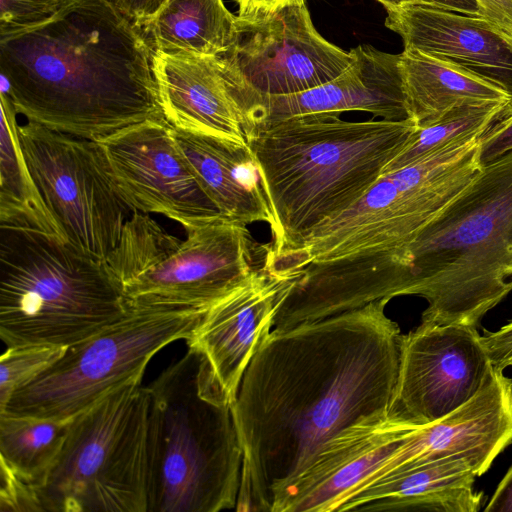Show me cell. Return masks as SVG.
Returning a JSON list of instances; mask_svg holds the SVG:
<instances>
[{"mask_svg": "<svg viewBox=\"0 0 512 512\" xmlns=\"http://www.w3.org/2000/svg\"><path fill=\"white\" fill-rule=\"evenodd\" d=\"M389 301L273 329L265 339L232 403L242 449L236 511L271 512L274 492L329 439L389 411L402 336L385 313Z\"/></svg>", "mask_w": 512, "mask_h": 512, "instance_id": "obj_1", "label": "cell"}, {"mask_svg": "<svg viewBox=\"0 0 512 512\" xmlns=\"http://www.w3.org/2000/svg\"><path fill=\"white\" fill-rule=\"evenodd\" d=\"M152 54L107 0H63L43 24L0 38V72L27 121L99 142L165 119Z\"/></svg>", "mask_w": 512, "mask_h": 512, "instance_id": "obj_2", "label": "cell"}, {"mask_svg": "<svg viewBox=\"0 0 512 512\" xmlns=\"http://www.w3.org/2000/svg\"><path fill=\"white\" fill-rule=\"evenodd\" d=\"M340 114L294 116L246 136L276 222L265 256L293 249L354 205L419 128L410 117L356 122Z\"/></svg>", "mask_w": 512, "mask_h": 512, "instance_id": "obj_3", "label": "cell"}, {"mask_svg": "<svg viewBox=\"0 0 512 512\" xmlns=\"http://www.w3.org/2000/svg\"><path fill=\"white\" fill-rule=\"evenodd\" d=\"M399 296L422 323L478 328L512 292V151L475 178L394 256Z\"/></svg>", "mask_w": 512, "mask_h": 512, "instance_id": "obj_4", "label": "cell"}, {"mask_svg": "<svg viewBox=\"0 0 512 512\" xmlns=\"http://www.w3.org/2000/svg\"><path fill=\"white\" fill-rule=\"evenodd\" d=\"M146 389L147 512L235 510L242 449L206 358L188 347Z\"/></svg>", "mask_w": 512, "mask_h": 512, "instance_id": "obj_5", "label": "cell"}, {"mask_svg": "<svg viewBox=\"0 0 512 512\" xmlns=\"http://www.w3.org/2000/svg\"><path fill=\"white\" fill-rule=\"evenodd\" d=\"M128 309L105 261L57 236L0 225V336L8 346L69 347Z\"/></svg>", "mask_w": 512, "mask_h": 512, "instance_id": "obj_6", "label": "cell"}, {"mask_svg": "<svg viewBox=\"0 0 512 512\" xmlns=\"http://www.w3.org/2000/svg\"><path fill=\"white\" fill-rule=\"evenodd\" d=\"M479 142L456 144L381 174L354 205L271 258L274 269L298 273L309 265L361 260L394 265L393 255L480 172Z\"/></svg>", "mask_w": 512, "mask_h": 512, "instance_id": "obj_7", "label": "cell"}, {"mask_svg": "<svg viewBox=\"0 0 512 512\" xmlns=\"http://www.w3.org/2000/svg\"><path fill=\"white\" fill-rule=\"evenodd\" d=\"M185 232L180 240L131 214L105 260L128 303L208 308L255 269L247 224L218 215Z\"/></svg>", "mask_w": 512, "mask_h": 512, "instance_id": "obj_8", "label": "cell"}, {"mask_svg": "<svg viewBox=\"0 0 512 512\" xmlns=\"http://www.w3.org/2000/svg\"><path fill=\"white\" fill-rule=\"evenodd\" d=\"M142 380L70 420L54 465L36 486L43 512H147V423Z\"/></svg>", "mask_w": 512, "mask_h": 512, "instance_id": "obj_9", "label": "cell"}, {"mask_svg": "<svg viewBox=\"0 0 512 512\" xmlns=\"http://www.w3.org/2000/svg\"><path fill=\"white\" fill-rule=\"evenodd\" d=\"M128 304L122 318L67 347L16 390L0 413L70 421L114 390L142 380L152 357L186 340L209 308Z\"/></svg>", "mask_w": 512, "mask_h": 512, "instance_id": "obj_10", "label": "cell"}, {"mask_svg": "<svg viewBox=\"0 0 512 512\" xmlns=\"http://www.w3.org/2000/svg\"><path fill=\"white\" fill-rule=\"evenodd\" d=\"M18 131L34 182L66 239L105 261L133 212L117 193L99 144L29 121Z\"/></svg>", "mask_w": 512, "mask_h": 512, "instance_id": "obj_11", "label": "cell"}, {"mask_svg": "<svg viewBox=\"0 0 512 512\" xmlns=\"http://www.w3.org/2000/svg\"><path fill=\"white\" fill-rule=\"evenodd\" d=\"M228 81L264 95H289L324 84L352 62L351 51L315 28L306 2L258 20L237 19L234 38L219 56Z\"/></svg>", "mask_w": 512, "mask_h": 512, "instance_id": "obj_12", "label": "cell"}, {"mask_svg": "<svg viewBox=\"0 0 512 512\" xmlns=\"http://www.w3.org/2000/svg\"><path fill=\"white\" fill-rule=\"evenodd\" d=\"M493 370L477 328L421 322L401 336L389 414L415 426L432 423L473 398Z\"/></svg>", "mask_w": 512, "mask_h": 512, "instance_id": "obj_13", "label": "cell"}, {"mask_svg": "<svg viewBox=\"0 0 512 512\" xmlns=\"http://www.w3.org/2000/svg\"><path fill=\"white\" fill-rule=\"evenodd\" d=\"M115 189L132 210L184 230L221 215L201 188L165 120H147L97 142Z\"/></svg>", "mask_w": 512, "mask_h": 512, "instance_id": "obj_14", "label": "cell"}, {"mask_svg": "<svg viewBox=\"0 0 512 512\" xmlns=\"http://www.w3.org/2000/svg\"><path fill=\"white\" fill-rule=\"evenodd\" d=\"M353 62L334 79L289 95H264L227 80L243 120L245 138L277 121L315 113L363 111L386 120L409 118L400 54L370 45L352 48Z\"/></svg>", "mask_w": 512, "mask_h": 512, "instance_id": "obj_15", "label": "cell"}, {"mask_svg": "<svg viewBox=\"0 0 512 512\" xmlns=\"http://www.w3.org/2000/svg\"><path fill=\"white\" fill-rule=\"evenodd\" d=\"M510 444L512 378L494 369L467 403L439 420L409 429L397 450L351 497L385 477L447 458L466 460L479 477Z\"/></svg>", "mask_w": 512, "mask_h": 512, "instance_id": "obj_16", "label": "cell"}, {"mask_svg": "<svg viewBox=\"0 0 512 512\" xmlns=\"http://www.w3.org/2000/svg\"><path fill=\"white\" fill-rule=\"evenodd\" d=\"M300 276L276 272L263 262L211 305L186 339L187 347L206 358L232 403L251 359L273 330L282 300Z\"/></svg>", "mask_w": 512, "mask_h": 512, "instance_id": "obj_17", "label": "cell"}, {"mask_svg": "<svg viewBox=\"0 0 512 512\" xmlns=\"http://www.w3.org/2000/svg\"><path fill=\"white\" fill-rule=\"evenodd\" d=\"M414 427L379 411L329 439L298 476L277 489L271 512H340Z\"/></svg>", "mask_w": 512, "mask_h": 512, "instance_id": "obj_18", "label": "cell"}, {"mask_svg": "<svg viewBox=\"0 0 512 512\" xmlns=\"http://www.w3.org/2000/svg\"><path fill=\"white\" fill-rule=\"evenodd\" d=\"M385 26L415 50L486 80L512 102V37L480 15L406 1L386 9Z\"/></svg>", "mask_w": 512, "mask_h": 512, "instance_id": "obj_19", "label": "cell"}, {"mask_svg": "<svg viewBox=\"0 0 512 512\" xmlns=\"http://www.w3.org/2000/svg\"><path fill=\"white\" fill-rule=\"evenodd\" d=\"M152 71L163 116L174 129L248 145L219 56L157 51Z\"/></svg>", "mask_w": 512, "mask_h": 512, "instance_id": "obj_20", "label": "cell"}, {"mask_svg": "<svg viewBox=\"0 0 512 512\" xmlns=\"http://www.w3.org/2000/svg\"><path fill=\"white\" fill-rule=\"evenodd\" d=\"M172 133L201 188L221 215L247 225L264 222L269 224L271 234L275 231L274 213L248 145L173 127Z\"/></svg>", "mask_w": 512, "mask_h": 512, "instance_id": "obj_21", "label": "cell"}, {"mask_svg": "<svg viewBox=\"0 0 512 512\" xmlns=\"http://www.w3.org/2000/svg\"><path fill=\"white\" fill-rule=\"evenodd\" d=\"M477 474L464 459L424 463L385 477L351 497L344 511L478 512L486 504L474 490Z\"/></svg>", "mask_w": 512, "mask_h": 512, "instance_id": "obj_22", "label": "cell"}, {"mask_svg": "<svg viewBox=\"0 0 512 512\" xmlns=\"http://www.w3.org/2000/svg\"><path fill=\"white\" fill-rule=\"evenodd\" d=\"M400 70L408 116L419 128L466 104L512 105L509 95L498 86L415 50L400 53Z\"/></svg>", "mask_w": 512, "mask_h": 512, "instance_id": "obj_23", "label": "cell"}, {"mask_svg": "<svg viewBox=\"0 0 512 512\" xmlns=\"http://www.w3.org/2000/svg\"><path fill=\"white\" fill-rule=\"evenodd\" d=\"M236 22L223 0H166L140 29L152 52L220 56Z\"/></svg>", "mask_w": 512, "mask_h": 512, "instance_id": "obj_24", "label": "cell"}, {"mask_svg": "<svg viewBox=\"0 0 512 512\" xmlns=\"http://www.w3.org/2000/svg\"><path fill=\"white\" fill-rule=\"evenodd\" d=\"M0 105V225L36 230L67 240L34 182L20 141L18 113L8 95L0 93Z\"/></svg>", "mask_w": 512, "mask_h": 512, "instance_id": "obj_25", "label": "cell"}, {"mask_svg": "<svg viewBox=\"0 0 512 512\" xmlns=\"http://www.w3.org/2000/svg\"><path fill=\"white\" fill-rule=\"evenodd\" d=\"M69 424L0 413V459L37 486L59 456Z\"/></svg>", "mask_w": 512, "mask_h": 512, "instance_id": "obj_26", "label": "cell"}, {"mask_svg": "<svg viewBox=\"0 0 512 512\" xmlns=\"http://www.w3.org/2000/svg\"><path fill=\"white\" fill-rule=\"evenodd\" d=\"M511 113L509 102L466 104L454 108L436 123L418 128L409 144L385 166L382 174L411 165L447 147L479 138Z\"/></svg>", "mask_w": 512, "mask_h": 512, "instance_id": "obj_27", "label": "cell"}, {"mask_svg": "<svg viewBox=\"0 0 512 512\" xmlns=\"http://www.w3.org/2000/svg\"><path fill=\"white\" fill-rule=\"evenodd\" d=\"M67 347L8 346L0 357V410L16 390L58 360Z\"/></svg>", "mask_w": 512, "mask_h": 512, "instance_id": "obj_28", "label": "cell"}, {"mask_svg": "<svg viewBox=\"0 0 512 512\" xmlns=\"http://www.w3.org/2000/svg\"><path fill=\"white\" fill-rule=\"evenodd\" d=\"M63 0H0V38L35 28L49 20Z\"/></svg>", "mask_w": 512, "mask_h": 512, "instance_id": "obj_29", "label": "cell"}, {"mask_svg": "<svg viewBox=\"0 0 512 512\" xmlns=\"http://www.w3.org/2000/svg\"><path fill=\"white\" fill-rule=\"evenodd\" d=\"M0 512H43L36 486L0 461Z\"/></svg>", "mask_w": 512, "mask_h": 512, "instance_id": "obj_30", "label": "cell"}, {"mask_svg": "<svg viewBox=\"0 0 512 512\" xmlns=\"http://www.w3.org/2000/svg\"><path fill=\"white\" fill-rule=\"evenodd\" d=\"M512 151V113L492 125L480 138L478 158L485 166Z\"/></svg>", "mask_w": 512, "mask_h": 512, "instance_id": "obj_31", "label": "cell"}, {"mask_svg": "<svg viewBox=\"0 0 512 512\" xmlns=\"http://www.w3.org/2000/svg\"><path fill=\"white\" fill-rule=\"evenodd\" d=\"M481 337L494 369L512 366V320L494 332L483 329Z\"/></svg>", "mask_w": 512, "mask_h": 512, "instance_id": "obj_32", "label": "cell"}, {"mask_svg": "<svg viewBox=\"0 0 512 512\" xmlns=\"http://www.w3.org/2000/svg\"><path fill=\"white\" fill-rule=\"evenodd\" d=\"M306 0H237V19L243 21H258L266 19L283 8Z\"/></svg>", "mask_w": 512, "mask_h": 512, "instance_id": "obj_33", "label": "cell"}, {"mask_svg": "<svg viewBox=\"0 0 512 512\" xmlns=\"http://www.w3.org/2000/svg\"><path fill=\"white\" fill-rule=\"evenodd\" d=\"M137 27L144 26L166 0H107Z\"/></svg>", "mask_w": 512, "mask_h": 512, "instance_id": "obj_34", "label": "cell"}, {"mask_svg": "<svg viewBox=\"0 0 512 512\" xmlns=\"http://www.w3.org/2000/svg\"><path fill=\"white\" fill-rule=\"evenodd\" d=\"M481 16L512 37V0H476Z\"/></svg>", "mask_w": 512, "mask_h": 512, "instance_id": "obj_35", "label": "cell"}, {"mask_svg": "<svg viewBox=\"0 0 512 512\" xmlns=\"http://www.w3.org/2000/svg\"><path fill=\"white\" fill-rule=\"evenodd\" d=\"M485 512H512V465L486 502Z\"/></svg>", "mask_w": 512, "mask_h": 512, "instance_id": "obj_36", "label": "cell"}, {"mask_svg": "<svg viewBox=\"0 0 512 512\" xmlns=\"http://www.w3.org/2000/svg\"><path fill=\"white\" fill-rule=\"evenodd\" d=\"M432 4L447 10L454 12L468 14V15H480L481 9L476 0H409Z\"/></svg>", "mask_w": 512, "mask_h": 512, "instance_id": "obj_37", "label": "cell"}, {"mask_svg": "<svg viewBox=\"0 0 512 512\" xmlns=\"http://www.w3.org/2000/svg\"><path fill=\"white\" fill-rule=\"evenodd\" d=\"M378 2H380L384 7L385 9L387 8H390V7H393V6H398L406 1H409V0H377Z\"/></svg>", "mask_w": 512, "mask_h": 512, "instance_id": "obj_38", "label": "cell"}]
</instances>
